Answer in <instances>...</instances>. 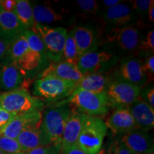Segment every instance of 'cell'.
<instances>
[{"instance_id": "e0dca14e", "label": "cell", "mask_w": 154, "mask_h": 154, "mask_svg": "<svg viewBox=\"0 0 154 154\" xmlns=\"http://www.w3.org/2000/svg\"><path fill=\"white\" fill-rule=\"evenodd\" d=\"M51 76L59 79L68 81L77 84L84 76L76 65L66 61L52 63L42 73L38 78Z\"/></svg>"}, {"instance_id": "b9f144b4", "label": "cell", "mask_w": 154, "mask_h": 154, "mask_svg": "<svg viewBox=\"0 0 154 154\" xmlns=\"http://www.w3.org/2000/svg\"><path fill=\"white\" fill-rule=\"evenodd\" d=\"M98 154H106V150L104 149H101V150L99 151V153Z\"/></svg>"}, {"instance_id": "f6af8a7d", "label": "cell", "mask_w": 154, "mask_h": 154, "mask_svg": "<svg viewBox=\"0 0 154 154\" xmlns=\"http://www.w3.org/2000/svg\"><path fill=\"white\" fill-rule=\"evenodd\" d=\"M149 154H154V153H153V152H151V153H150Z\"/></svg>"}, {"instance_id": "1f68e13d", "label": "cell", "mask_w": 154, "mask_h": 154, "mask_svg": "<svg viewBox=\"0 0 154 154\" xmlns=\"http://www.w3.org/2000/svg\"><path fill=\"white\" fill-rule=\"evenodd\" d=\"M143 69L148 79L153 81L154 74V57L153 54L146 59L145 63L143 64Z\"/></svg>"}, {"instance_id": "d590c367", "label": "cell", "mask_w": 154, "mask_h": 154, "mask_svg": "<svg viewBox=\"0 0 154 154\" xmlns=\"http://www.w3.org/2000/svg\"><path fill=\"white\" fill-rule=\"evenodd\" d=\"M17 115L16 113H9L0 109V128L9 122Z\"/></svg>"}, {"instance_id": "60d3db41", "label": "cell", "mask_w": 154, "mask_h": 154, "mask_svg": "<svg viewBox=\"0 0 154 154\" xmlns=\"http://www.w3.org/2000/svg\"><path fill=\"white\" fill-rule=\"evenodd\" d=\"M149 20L151 21V22H154V2L153 0H151V3L150 4V6L149 7Z\"/></svg>"}, {"instance_id": "2e32d148", "label": "cell", "mask_w": 154, "mask_h": 154, "mask_svg": "<svg viewBox=\"0 0 154 154\" xmlns=\"http://www.w3.org/2000/svg\"><path fill=\"white\" fill-rule=\"evenodd\" d=\"M140 36L138 31L132 26L114 28L108 34L107 40L115 42L121 49L133 51L139 44Z\"/></svg>"}, {"instance_id": "30bf717a", "label": "cell", "mask_w": 154, "mask_h": 154, "mask_svg": "<svg viewBox=\"0 0 154 154\" xmlns=\"http://www.w3.org/2000/svg\"><path fill=\"white\" fill-rule=\"evenodd\" d=\"M87 115L76 109H71L70 114L63 128L61 149L76 146L77 139Z\"/></svg>"}, {"instance_id": "7dc6e473", "label": "cell", "mask_w": 154, "mask_h": 154, "mask_svg": "<svg viewBox=\"0 0 154 154\" xmlns=\"http://www.w3.org/2000/svg\"><path fill=\"white\" fill-rule=\"evenodd\" d=\"M0 2H1V1H0Z\"/></svg>"}, {"instance_id": "d4e9b609", "label": "cell", "mask_w": 154, "mask_h": 154, "mask_svg": "<svg viewBox=\"0 0 154 154\" xmlns=\"http://www.w3.org/2000/svg\"><path fill=\"white\" fill-rule=\"evenodd\" d=\"M33 18L35 24H50L54 22L61 21L62 16L57 13L51 7L47 6L37 5L32 8Z\"/></svg>"}, {"instance_id": "8fae6325", "label": "cell", "mask_w": 154, "mask_h": 154, "mask_svg": "<svg viewBox=\"0 0 154 154\" xmlns=\"http://www.w3.org/2000/svg\"><path fill=\"white\" fill-rule=\"evenodd\" d=\"M120 141L133 153L149 154L153 151V140L146 131L135 129L126 133Z\"/></svg>"}, {"instance_id": "ba28073f", "label": "cell", "mask_w": 154, "mask_h": 154, "mask_svg": "<svg viewBox=\"0 0 154 154\" xmlns=\"http://www.w3.org/2000/svg\"><path fill=\"white\" fill-rule=\"evenodd\" d=\"M106 94L110 106L125 108L129 106L139 98L140 87L124 81L117 80L111 83Z\"/></svg>"}, {"instance_id": "5bb4252c", "label": "cell", "mask_w": 154, "mask_h": 154, "mask_svg": "<svg viewBox=\"0 0 154 154\" xmlns=\"http://www.w3.org/2000/svg\"><path fill=\"white\" fill-rule=\"evenodd\" d=\"M128 109L131 113L138 129L148 131L153 128L154 109L148 102L138 98Z\"/></svg>"}, {"instance_id": "4fadbf2b", "label": "cell", "mask_w": 154, "mask_h": 154, "mask_svg": "<svg viewBox=\"0 0 154 154\" xmlns=\"http://www.w3.org/2000/svg\"><path fill=\"white\" fill-rule=\"evenodd\" d=\"M106 128L113 134H126L138 129L128 108H118L105 121Z\"/></svg>"}, {"instance_id": "9c48e42d", "label": "cell", "mask_w": 154, "mask_h": 154, "mask_svg": "<svg viewBox=\"0 0 154 154\" xmlns=\"http://www.w3.org/2000/svg\"><path fill=\"white\" fill-rule=\"evenodd\" d=\"M42 121V113L40 111L17 114L9 122L0 128V136L16 139L23 130L29 127L41 126Z\"/></svg>"}, {"instance_id": "ee69618b", "label": "cell", "mask_w": 154, "mask_h": 154, "mask_svg": "<svg viewBox=\"0 0 154 154\" xmlns=\"http://www.w3.org/2000/svg\"><path fill=\"white\" fill-rule=\"evenodd\" d=\"M16 154H25L24 152H21V153H16Z\"/></svg>"}, {"instance_id": "277c9868", "label": "cell", "mask_w": 154, "mask_h": 154, "mask_svg": "<svg viewBox=\"0 0 154 154\" xmlns=\"http://www.w3.org/2000/svg\"><path fill=\"white\" fill-rule=\"evenodd\" d=\"M67 102L91 116L105 114L110 107L106 93H93L79 88L73 91Z\"/></svg>"}, {"instance_id": "74e56055", "label": "cell", "mask_w": 154, "mask_h": 154, "mask_svg": "<svg viewBox=\"0 0 154 154\" xmlns=\"http://www.w3.org/2000/svg\"><path fill=\"white\" fill-rule=\"evenodd\" d=\"M61 154H86L85 152L81 150L77 146L63 148V149H61Z\"/></svg>"}, {"instance_id": "d6986e66", "label": "cell", "mask_w": 154, "mask_h": 154, "mask_svg": "<svg viewBox=\"0 0 154 154\" xmlns=\"http://www.w3.org/2000/svg\"><path fill=\"white\" fill-rule=\"evenodd\" d=\"M16 139L24 153L39 146L51 145L48 142L40 126L29 127L23 130Z\"/></svg>"}, {"instance_id": "6da1fadb", "label": "cell", "mask_w": 154, "mask_h": 154, "mask_svg": "<svg viewBox=\"0 0 154 154\" xmlns=\"http://www.w3.org/2000/svg\"><path fill=\"white\" fill-rule=\"evenodd\" d=\"M106 131L107 128L102 119L87 115L76 146L86 154H98L102 149Z\"/></svg>"}, {"instance_id": "83f0119b", "label": "cell", "mask_w": 154, "mask_h": 154, "mask_svg": "<svg viewBox=\"0 0 154 154\" xmlns=\"http://www.w3.org/2000/svg\"><path fill=\"white\" fill-rule=\"evenodd\" d=\"M0 150L6 154H16L23 152L17 139L5 136H0Z\"/></svg>"}, {"instance_id": "bcb514c9", "label": "cell", "mask_w": 154, "mask_h": 154, "mask_svg": "<svg viewBox=\"0 0 154 154\" xmlns=\"http://www.w3.org/2000/svg\"><path fill=\"white\" fill-rule=\"evenodd\" d=\"M133 154H142V153H133Z\"/></svg>"}, {"instance_id": "7a4b0ae2", "label": "cell", "mask_w": 154, "mask_h": 154, "mask_svg": "<svg viewBox=\"0 0 154 154\" xmlns=\"http://www.w3.org/2000/svg\"><path fill=\"white\" fill-rule=\"evenodd\" d=\"M43 106V102L39 98L32 96L25 88H19L0 94V109L9 113L20 114L39 111Z\"/></svg>"}, {"instance_id": "8d00e7d4", "label": "cell", "mask_w": 154, "mask_h": 154, "mask_svg": "<svg viewBox=\"0 0 154 154\" xmlns=\"http://www.w3.org/2000/svg\"><path fill=\"white\" fill-rule=\"evenodd\" d=\"M16 2L15 0H3L0 2V7L6 11L14 12Z\"/></svg>"}, {"instance_id": "603a6c76", "label": "cell", "mask_w": 154, "mask_h": 154, "mask_svg": "<svg viewBox=\"0 0 154 154\" xmlns=\"http://www.w3.org/2000/svg\"><path fill=\"white\" fill-rule=\"evenodd\" d=\"M103 17L106 22L112 24L124 25L131 21V10L126 4L120 3L107 9L103 14Z\"/></svg>"}, {"instance_id": "7402d4cb", "label": "cell", "mask_w": 154, "mask_h": 154, "mask_svg": "<svg viewBox=\"0 0 154 154\" xmlns=\"http://www.w3.org/2000/svg\"><path fill=\"white\" fill-rule=\"evenodd\" d=\"M76 44L79 58L92 51L94 45V35L92 30L87 27L78 26L72 32Z\"/></svg>"}, {"instance_id": "cb8c5ba5", "label": "cell", "mask_w": 154, "mask_h": 154, "mask_svg": "<svg viewBox=\"0 0 154 154\" xmlns=\"http://www.w3.org/2000/svg\"><path fill=\"white\" fill-rule=\"evenodd\" d=\"M14 13L25 30L32 29L35 22L33 18L32 7L29 2L26 0H17Z\"/></svg>"}, {"instance_id": "f35d334b", "label": "cell", "mask_w": 154, "mask_h": 154, "mask_svg": "<svg viewBox=\"0 0 154 154\" xmlns=\"http://www.w3.org/2000/svg\"><path fill=\"white\" fill-rule=\"evenodd\" d=\"M120 3H121V1H119V0H103V5L107 9L114 7V6L119 5Z\"/></svg>"}, {"instance_id": "484cf974", "label": "cell", "mask_w": 154, "mask_h": 154, "mask_svg": "<svg viewBox=\"0 0 154 154\" xmlns=\"http://www.w3.org/2000/svg\"><path fill=\"white\" fill-rule=\"evenodd\" d=\"M21 34L26 39L29 47L34 52L38 54L42 57V60L44 61L47 59L43 42H42L41 38L35 32H34L32 30H24Z\"/></svg>"}, {"instance_id": "ac0fdd59", "label": "cell", "mask_w": 154, "mask_h": 154, "mask_svg": "<svg viewBox=\"0 0 154 154\" xmlns=\"http://www.w3.org/2000/svg\"><path fill=\"white\" fill-rule=\"evenodd\" d=\"M112 57V54L107 51H89L79 59L77 67L83 75L96 73Z\"/></svg>"}, {"instance_id": "7bdbcfd3", "label": "cell", "mask_w": 154, "mask_h": 154, "mask_svg": "<svg viewBox=\"0 0 154 154\" xmlns=\"http://www.w3.org/2000/svg\"><path fill=\"white\" fill-rule=\"evenodd\" d=\"M0 154H6V153H4V152L2 151V150H0Z\"/></svg>"}, {"instance_id": "5b68a950", "label": "cell", "mask_w": 154, "mask_h": 154, "mask_svg": "<svg viewBox=\"0 0 154 154\" xmlns=\"http://www.w3.org/2000/svg\"><path fill=\"white\" fill-rule=\"evenodd\" d=\"M71 109L66 105L54 108L48 111L42 117L40 128L51 145H54L61 149V140Z\"/></svg>"}, {"instance_id": "ab89813d", "label": "cell", "mask_w": 154, "mask_h": 154, "mask_svg": "<svg viewBox=\"0 0 154 154\" xmlns=\"http://www.w3.org/2000/svg\"><path fill=\"white\" fill-rule=\"evenodd\" d=\"M147 99L151 107H154V89L153 88L149 89L147 92Z\"/></svg>"}, {"instance_id": "e575fe53", "label": "cell", "mask_w": 154, "mask_h": 154, "mask_svg": "<svg viewBox=\"0 0 154 154\" xmlns=\"http://www.w3.org/2000/svg\"><path fill=\"white\" fill-rule=\"evenodd\" d=\"M11 42L12 41H9L0 37V59L8 54Z\"/></svg>"}, {"instance_id": "52a82bcc", "label": "cell", "mask_w": 154, "mask_h": 154, "mask_svg": "<svg viewBox=\"0 0 154 154\" xmlns=\"http://www.w3.org/2000/svg\"><path fill=\"white\" fill-rule=\"evenodd\" d=\"M76 84L47 76L38 78L34 83V94L47 99H59L70 96L76 89Z\"/></svg>"}, {"instance_id": "7c38bea8", "label": "cell", "mask_w": 154, "mask_h": 154, "mask_svg": "<svg viewBox=\"0 0 154 154\" xmlns=\"http://www.w3.org/2000/svg\"><path fill=\"white\" fill-rule=\"evenodd\" d=\"M25 72L9 61L0 65V88L6 91L22 88L24 86Z\"/></svg>"}, {"instance_id": "4dcf8cb0", "label": "cell", "mask_w": 154, "mask_h": 154, "mask_svg": "<svg viewBox=\"0 0 154 154\" xmlns=\"http://www.w3.org/2000/svg\"><path fill=\"white\" fill-rule=\"evenodd\" d=\"M76 4L81 9L87 12H94L98 9V3L94 0H77Z\"/></svg>"}, {"instance_id": "d6a6232c", "label": "cell", "mask_w": 154, "mask_h": 154, "mask_svg": "<svg viewBox=\"0 0 154 154\" xmlns=\"http://www.w3.org/2000/svg\"><path fill=\"white\" fill-rule=\"evenodd\" d=\"M140 49L146 51L153 53L154 51V32L153 31H151L147 34L145 40L142 42L140 45Z\"/></svg>"}, {"instance_id": "f1b7e54d", "label": "cell", "mask_w": 154, "mask_h": 154, "mask_svg": "<svg viewBox=\"0 0 154 154\" xmlns=\"http://www.w3.org/2000/svg\"><path fill=\"white\" fill-rule=\"evenodd\" d=\"M61 149L54 145L42 146L26 152L25 154H60Z\"/></svg>"}, {"instance_id": "f546056e", "label": "cell", "mask_w": 154, "mask_h": 154, "mask_svg": "<svg viewBox=\"0 0 154 154\" xmlns=\"http://www.w3.org/2000/svg\"><path fill=\"white\" fill-rule=\"evenodd\" d=\"M106 154H133V153L121 143L120 140H117L111 144Z\"/></svg>"}, {"instance_id": "3957f363", "label": "cell", "mask_w": 154, "mask_h": 154, "mask_svg": "<svg viewBox=\"0 0 154 154\" xmlns=\"http://www.w3.org/2000/svg\"><path fill=\"white\" fill-rule=\"evenodd\" d=\"M31 30L41 38L47 59L52 61L53 63L60 62L63 60V50L67 36L66 29L34 24Z\"/></svg>"}, {"instance_id": "9a60e30c", "label": "cell", "mask_w": 154, "mask_h": 154, "mask_svg": "<svg viewBox=\"0 0 154 154\" xmlns=\"http://www.w3.org/2000/svg\"><path fill=\"white\" fill-rule=\"evenodd\" d=\"M119 80L130 83L138 86L146 84L147 81L143 69V63L136 59H130L124 61L119 66Z\"/></svg>"}, {"instance_id": "836d02e7", "label": "cell", "mask_w": 154, "mask_h": 154, "mask_svg": "<svg viewBox=\"0 0 154 154\" xmlns=\"http://www.w3.org/2000/svg\"><path fill=\"white\" fill-rule=\"evenodd\" d=\"M133 9L139 13H145L149 9L151 0H134L131 1Z\"/></svg>"}, {"instance_id": "8992f818", "label": "cell", "mask_w": 154, "mask_h": 154, "mask_svg": "<svg viewBox=\"0 0 154 154\" xmlns=\"http://www.w3.org/2000/svg\"><path fill=\"white\" fill-rule=\"evenodd\" d=\"M7 55L10 62L24 72L34 70L43 61L38 54L29 47L22 34L17 36L11 42Z\"/></svg>"}, {"instance_id": "ffe728a7", "label": "cell", "mask_w": 154, "mask_h": 154, "mask_svg": "<svg viewBox=\"0 0 154 154\" xmlns=\"http://www.w3.org/2000/svg\"><path fill=\"white\" fill-rule=\"evenodd\" d=\"M24 30L14 12L6 11L0 7V37L13 41Z\"/></svg>"}, {"instance_id": "4316f807", "label": "cell", "mask_w": 154, "mask_h": 154, "mask_svg": "<svg viewBox=\"0 0 154 154\" xmlns=\"http://www.w3.org/2000/svg\"><path fill=\"white\" fill-rule=\"evenodd\" d=\"M78 52L76 44H75L74 37L72 32L67 34V36L65 42L64 47L63 50V60L72 63L73 64L77 66V62L79 60Z\"/></svg>"}, {"instance_id": "44dd1931", "label": "cell", "mask_w": 154, "mask_h": 154, "mask_svg": "<svg viewBox=\"0 0 154 154\" xmlns=\"http://www.w3.org/2000/svg\"><path fill=\"white\" fill-rule=\"evenodd\" d=\"M111 82L109 77L100 73L84 75L76 84V88L93 93H106Z\"/></svg>"}]
</instances>
